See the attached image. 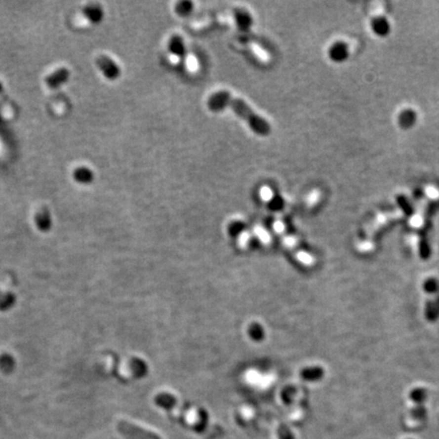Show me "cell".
Masks as SVG:
<instances>
[{"mask_svg":"<svg viewBox=\"0 0 439 439\" xmlns=\"http://www.w3.org/2000/svg\"><path fill=\"white\" fill-rule=\"evenodd\" d=\"M206 106L212 112L230 108L257 135L268 136L272 132V126L265 118L258 115L244 100L233 97L229 92L219 91L212 94L206 101Z\"/></svg>","mask_w":439,"mask_h":439,"instance_id":"cell-1","label":"cell"},{"mask_svg":"<svg viewBox=\"0 0 439 439\" xmlns=\"http://www.w3.org/2000/svg\"><path fill=\"white\" fill-rule=\"evenodd\" d=\"M117 429L125 439H162L156 433L138 427L127 421H120L117 425Z\"/></svg>","mask_w":439,"mask_h":439,"instance_id":"cell-2","label":"cell"},{"mask_svg":"<svg viewBox=\"0 0 439 439\" xmlns=\"http://www.w3.org/2000/svg\"><path fill=\"white\" fill-rule=\"evenodd\" d=\"M328 58L335 63H343L350 56V49L346 42L337 41L332 43L327 51Z\"/></svg>","mask_w":439,"mask_h":439,"instance_id":"cell-3","label":"cell"},{"mask_svg":"<svg viewBox=\"0 0 439 439\" xmlns=\"http://www.w3.org/2000/svg\"><path fill=\"white\" fill-rule=\"evenodd\" d=\"M370 28L373 34L380 38L388 37L392 31V27L389 20L383 15H377L373 17L370 22Z\"/></svg>","mask_w":439,"mask_h":439,"instance_id":"cell-4","label":"cell"},{"mask_svg":"<svg viewBox=\"0 0 439 439\" xmlns=\"http://www.w3.org/2000/svg\"><path fill=\"white\" fill-rule=\"evenodd\" d=\"M99 67L103 72L104 76L110 80H115L120 76V69L116 62L108 56H101L98 60Z\"/></svg>","mask_w":439,"mask_h":439,"instance_id":"cell-5","label":"cell"},{"mask_svg":"<svg viewBox=\"0 0 439 439\" xmlns=\"http://www.w3.org/2000/svg\"><path fill=\"white\" fill-rule=\"evenodd\" d=\"M234 20L238 29L242 32L248 31L253 25V17L248 10L242 7L234 9Z\"/></svg>","mask_w":439,"mask_h":439,"instance_id":"cell-6","label":"cell"},{"mask_svg":"<svg viewBox=\"0 0 439 439\" xmlns=\"http://www.w3.org/2000/svg\"><path fill=\"white\" fill-rule=\"evenodd\" d=\"M168 50L170 53L178 58H184L186 55V47L184 40L179 35H174L168 42Z\"/></svg>","mask_w":439,"mask_h":439,"instance_id":"cell-7","label":"cell"},{"mask_svg":"<svg viewBox=\"0 0 439 439\" xmlns=\"http://www.w3.org/2000/svg\"><path fill=\"white\" fill-rule=\"evenodd\" d=\"M417 121V114L411 108H406L399 112L398 116L399 125L403 129L412 128Z\"/></svg>","mask_w":439,"mask_h":439,"instance_id":"cell-8","label":"cell"},{"mask_svg":"<svg viewBox=\"0 0 439 439\" xmlns=\"http://www.w3.org/2000/svg\"><path fill=\"white\" fill-rule=\"evenodd\" d=\"M410 398L416 403V406L424 405V402L427 399V392L425 389H422V388L415 389L410 394Z\"/></svg>","mask_w":439,"mask_h":439,"instance_id":"cell-9","label":"cell"},{"mask_svg":"<svg viewBox=\"0 0 439 439\" xmlns=\"http://www.w3.org/2000/svg\"><path fill=\"white\" fill-rule=\"evenodd\" d=\"M193 10V3L191 1H180L175 6V11L180 16H186L190 14Z\"/></svg>","mask_w":439,"mask_h":439,"instance_id":"cell-10","label":"cell"},{"mask_svg":"<svg viewBox=\"0 0 439 439\" xmlns=\"http://www.w3.org/2000/svg\"><path fill=\"white\" fill-rule=\"evenodd\" d=\"M426 415H427V411H426L424 405L416 406L412 411V417L418 421L424 420L426 418Z\"/></svg>","mask_w":439,"mask_h":439,"instance_id":"cell-11","label":"cell"},{"mask_svg":"<svg viewBox=\"0 0 439 439\" xmlns=\"http://www.w3.org/2000/svg\"><path fill=\"white\" fill-rule=\"evenodd\" d=\"M303 375L308 379H316L322 375V371L319 368H314V369H307Z\"/></svg>","mask_w":439,"mask_h":439,"instance_id":"cell-12","label":"cell"},{"mask_svg":"<svg viewBox=\"0 0 439 439\" xmlns=\"http://www.w3.org/2000/svg\"><path fill=\"white\" fill-rule=\"evenodd\" d=\"M424 288L429 293H435L438 290V283L435 279H429L426 280Z\"/></svg>","mask_w":439,"mask_h":439,"instance_id":"cell-13","label":"cell"},{"mask_svg":"<svg viewBox=\"0 0 439 439\" xmlns=\"http://www.w3.org/2000/svg\"><path fill=\"white\" fill-rule=\"evenodd\" d=\"M91 175V172L89 173V170H85V169H80V170H78V172H77V178H78V180H80V181H82V182H84V181H89V178H86L85 177V175Z\"/></svg>","mask_w":439,"mask_h":439,"instance_id":"cell-14","label":"cell"},{"mask_svg":"<svg viewBox=\"0 0 439 439\" xmlns=\"http://www.w3.org/2000/svg\"><path fill=\"white\" fill-rule=\"evenodd\" d=\"M279 437L280 439H294V436L286 427L283 430H279Z\"/></svg>","mask_w":439,"mask_h":439,"instance_id":"cell-15","label":"cell"}]
</instances>
